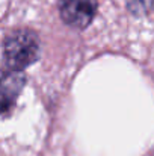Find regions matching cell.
<instances>
[{
  "mask_svg": "<svg viewBox=\"0 0 154 156\" xmlns=\"http://www.w3.org/2000/svg\"><path fill=\"white\" fill-rule=\"evenodd\" d=\"M41 41L32 29H15L3 40V64L6 70L23 71L39 59Z\"/></svg>",
  "mask_w": 154,
  "mask_h": 156,
  "instance_id": "1",
  "label": "cell"
},
{
  "mask_svg": "<svg viewBox=\"0 0 154 156\" xmlns=\"http://www.w3.org/2000/svg\"><path fill=\"white\" fill-rule=\"evenodd\" d=\"M26 87V74L23 71L3 70L2 73V115L8 118L17 103L23 88Z\"/></svg>",
  "mask_w": 154,
  "mask_h": 156,
  "instance_id": "3",
  "label": "cell"
},
{
  "mask_svg": "<svg viewBox=\"0 0 154 156\" xmlns=\"http://www.w3.org/2000/svg\"><path fill=\"white\" fill-rule=\"evenodd\" d=\"M127 9L133 15L141 17L145 14V2L144 0H127Z\"/></svg>",
  "mask_w": 154,
  "mask_h": 156,
  "instance_id": "4",
  "label": "cell"
},
{
  "mask_svg": "<svg viewBox=\"0 0 154 156\" xmlns=\"http://www.w3.org/2000/svg\"><path fill=\"white\" fill-rule=\"evenodd\" d=\"M57 12L63 24L83 30L98 12V0H57Z\"/></svg>",
  "mask_w": 154,
  "mask_h": 156,
  "instance_id": "2",
  "label": "cell"
},
{
  "mask_svg": "<svg viewBox=\"0 0 154 156\" xmlns=\"http://www.w3.org/2000/svg\"><path fill=\"white\" fill-rule=\"evenodd\" d=\"M151 9L154 11V0H151Z\"/></svg>",
  "mask_w": 154,
  "mask_h": 156,
  "instance_id": "5",
  "label": "cell"
}]
</instances>
